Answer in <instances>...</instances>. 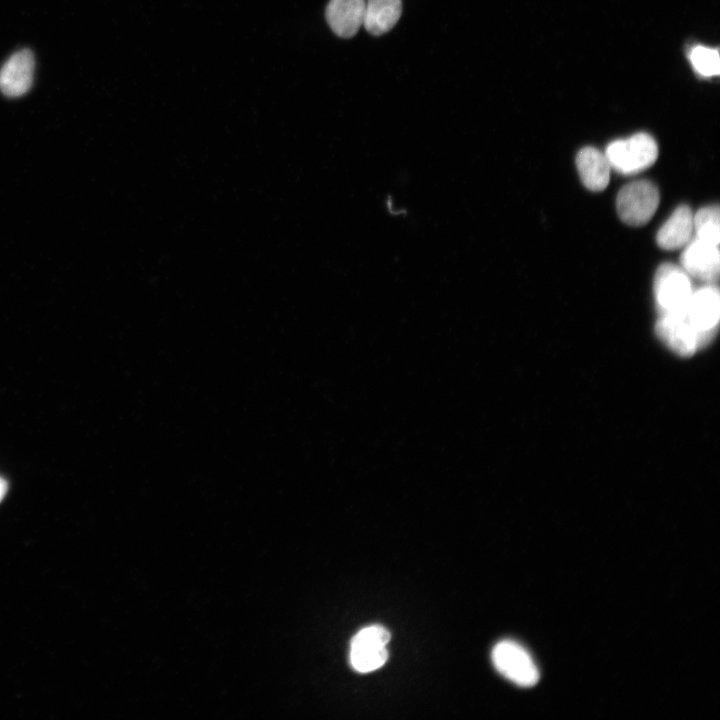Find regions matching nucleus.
I'll use <instances>...</instances> for the list:
<instances>
[{"label":"nucleus","instance_id":"nucleus-8","mask_svg":"<svg viewBox=\"0 0 720 720\" xmlns=\"http://www.w3.org/2000/svg\"><path fill=\"white\" fill-rule=\"evenodd\" d=\"M35 59L29 49L13 53L0 68V91L7 97H20L32 86Z\"/></svg>","mask_w":720,"mask_h":720},{"label":"nucleus","instance_id":"nucleus-10","mask_svg":"<svg viewBox=\"0 0 720 720\" xmlns=\"http://www.w3.org/2000/svg\"><path fill=\"white\" fill-rule=\"evenodd\" d=\"M366 0H330L326 20L332 31L341 38L354 36L363 25Z\"/></svg>","mask_w":720,"mask_h":720},{"label":"nucleus","instance_id":"nucleus-12","mask_svg":"<svg viewBox=\"0 0 720 720\" xmlns=\"http://www.w3.org/2000/svg\"><path fill=\"white\" fill-rule=\"evenodd\" d=\"M692 233L693 213L687 205H680L660 227L656 241L664 250H676L691 240Z\"/></svg>","mask_w":720,"mask_h":720},{"label":"nucleus","instance_id":"nucleus-9","mask_svg":"<svg viewBox=\"0 0 720 720\" xmlns=\"http://www.w3.org/2000/svg\"><path fill=\"white\" fill-rule=\"evenodd\" d=\"M657 335L680 355L689 356L703 344L699 333L682 314L661 315L656 323Z\"/></svg>","mask_w":720,"mask_h":720},{"label":"nucleus","instance_id":"nucleus-6","mask_svg":"<svg viewBox=\"0 0 720 720\" xmlns=\"http://www.w3.org/2000/svg\"><path fill=\"white\" fill-rule=\"evenodd\" d=\"M720 314V296L714 283L692 291L683 312L690 325L699 333L703 344L712 337L717 328Z\"/></svg>","mask_w":720,"mask_h":720},{"label":"nucleus","instance_id":"nucleus-2","mask_svg":"<svg viewBox=\"0 0 720 720\" xmlns=\"http://www.w3.org/2000/svg\"><path fill=\"white\" fill-rule=\"evenodd\" d=\"M653 290L661 315L682 314L693 291L690 276L672 263L658 267Z\"/></svg>","mask_w":720,"mask_h":720},{"label":"nucleus","instance_id":"nucleus-4","mask_svg":"<svg viewBox=\"0 0 720 720\" xmlns=\"http://www.w3.org/2000/svg\"><path fill=\"white\" fill-rule=\"evenodd\" d=\"M491 658L497 671L518 686L531 687L539 680V671L532 657L514 641L498 642Z\"/></svg>","mask_w":720,"mask_h":720},{"label":"nucleus","instance_id":"nucleus-11","mask_svg":"<svg viewBox=\"0 0 720 720\" xmlns=\"http://www.w3.org/2000/svg\"><path fill=\"white\" fill-rule=\"evenodd\" d=\"M576 165L580 179L588 190L599 192L607 187L611 167L604 153L594 147H584L577 154Z\"/></svg>","mask_w":720,"mask_h":720},{"label":"nucleus","instance_id":"nucleus-16","mask_svg":"<svg viewBox=\"0 0 720 720\" xmlns=\"http://www.w3.org/2000/svg\"><path fill=\"white\" fill-rule=\"evenodd\" d=\"M7 489H8L7 482L5 481V479L0 477V502L4 498V496L7 492Z\"/></svg>","mask_w":720,"mask_h":720},{"label":"nucleus","instance_id":"nucleus-1","mask_svg":"<svg viewBox=\"0 0 720 720\" xmlns=\"http://www.w3.org/2000/svg\"><path fill=\"white\" fill-rule=\"evenodd\" d=\"M605 156L609 165L623 175H634L652 166L658 157V145L647 133H636L627 139L608 144Z\"/></svg>","mask_w":720,"mask_h":720},{"label":"nucleus","instance_id":"nucleus-13","mask_svg":"<svg viewBox=\"0 0 720 720\" xmlns=\"http://www.w3.org/2000/svg\"><path fill=\"white\" fill-rule=\"evenodd\" d=\"M401 12V0H367L363 26L372 35H382L394 27Z\"/></svg>","mask_w":720,"mask_h":720},{"label":"nucleus","instance_id":"nucleus-15","mask_svg":"<svg viewBox=\"0 0 720 720\" xmlns=\"http://www.w3.org/2000/svg\"><path fill=\"white\" fill-rule=\"evenodd\" d=\"M690 60L695 70L704 76L719 74L720 59L717 49L696 46L690 53Z\"/></svg>","mask_w":720,"mask_h":720},{"label":"nucleus","instance_id":"nucleus-14","mask_svg":"<svg viewBox=\"0 0 720 720\" xmlns=\"http://www.w3.org/2000/svg\"><path fill=\"white\" fill-rule=\"evenodd\" d=\"M693 232H695V238L718 246L720 240L718 205L702 207L693 215Z\"/></svg>","mask_w":720,"mask_h":720},{"label":"nucleus","instance_id":"nucleus-5","mask_svg":"<svg viewBox=\"0 0 720 720\" xmlns=\"http://www.w3.org/2000/svg\"><path fill=\"white\" fill-rule=\"evenodd\" d=\"M389 639V631L381 625L367 626L358 631L350 644L349 659L353 669L367 673L383 666L388 658L386 645Z\"/></svg>","mask_w":720,"mask_h":720},{"label":"nucleus","instance_id":"nucleus-3","mask_svg":"<svg viewBox=\"0 0 720 720\" xmlns=\"http://www.w3.org/2000/svg\"><path fill=\"white\" fill-rule=\"evenodd\" d=\"M660 201L658 188L648 180H636L623 186L616 199L620 219L631 226L646 224Z\"/></svg>","mask_w":720,"mask_h":720},{"label":"nucleus","instance_id":"nucleus-7","mask_svg":"<svg viewBox=\"0 0 720 720\" xmlns=\"http://www.w3.org/2000/svg\"><path fill=\"white\" fill-rule=\"evenodd\" d=\"M681 254V268L691 277L714 283L719 278L720 254L717 245L691 239Z\"/></svg>","mask_w":720,"mask_h":720}]
</instances>
